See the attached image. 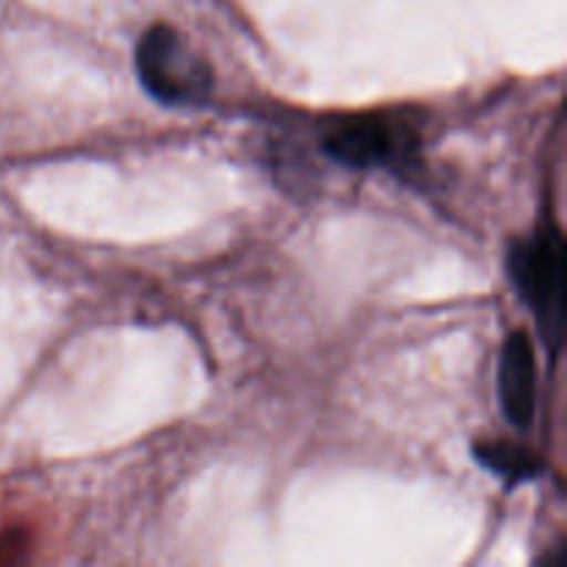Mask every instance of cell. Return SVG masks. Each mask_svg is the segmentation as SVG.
<instances>
[{
  "instance_id": "cell-6",
  "label": "cell",
  "mask_w": 567,
  "mask_h": 567,
  "mask_svg": "<svg viewBox=\"0 0 567 567\" xmlns=\"http://www.w3.org/2000/svg\"><path fill=\"white\" fill-rule=\"evenodd\" d=\"M17 548H25V540L20 537V532H9L6 537H0V563H9V559H14Z\"/></svg>"
},
{
  "instance_id": "cell-1",
  "label": "cell",
  "mask_w": 567,
  "mask_h": 567,
  "mask_svg": "<svg viewBox=\"0 0 567 567\" xmlns=\"http://www.w3.org/2000/svg\"><path fill=\"white\" fill-rule=\"evenodd\" d=\"M507 271L515 291L537 316L543 341L557 354L565 330V238L559 227L543 225L532 238L513 244Z\"/></svg>"
},
{
  "instance_id": "cell-4",
  "label": "cell",
  "mask_w": 567,
  "mask_h": 567,
  "mask_svg": "<svg viewBox=\"0 0 567 567\" xmlns=\"http://www.w3.org/2000/svg\"><path fill=\"white\" fill-rule=\"evenodd\" d=\"M498 402L513 426L526 430L537 408V358L532 338L515 330L504 341L498 358Z\"/></svg>"
},
{
  "instance_id": "cell-2",
  "label": "cell",
  "mask_w": 567,
  "mask_h": 567,
  "mask_svg": "<svg viewBox=\"0 0 567 567\" xmlns=\"http://www.w3.org/2000/svg\"><path fill=\"white\" fill-rule=\"evenodd\" d=\"M136 72L142 86L164 105H205L214 92L208 61L164 22L138 39Z\"/></svg>"
},
{
  "instance_id": "cell-3",
  "label": "cell",
  "mask_w": 567,
  "mask_h": 567,
  "mask_svg": "<svg viewBox=\"0 0 567 567\" xmlns=\"http://www.w3.org/2000/svg\"><path fill=\"white\" fill-rule=\"evenodd\" d=\"M321 150L352 169L408 166L415 153V133L393 114H360L338 122L324 133Z\"/></svg>"
},
{
  "instance_id": "cell-5",
  "label": "cell",
  "mask_w": 567,
  "mask_h": 567,
  "mask_svg": "<svg viewBox=\"0 0 567 567\" xmlns=\"http://www.w3.org/2000/svg\"><path fill=\"white\" fill-rule=\"evenodd\" d=\"M474 454L487 471H493V474L504 476L509 482L535 480L543 471L540 457L513 441H482L474 446Z\"/></svg>"
}]
</instances>
